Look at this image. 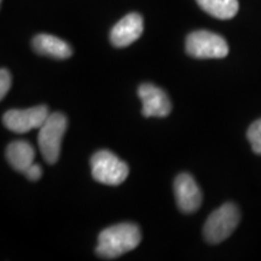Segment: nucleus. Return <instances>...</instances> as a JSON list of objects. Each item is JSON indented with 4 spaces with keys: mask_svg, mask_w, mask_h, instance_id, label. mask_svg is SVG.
I'll list each match as a JSON object with an SVG mask.
<instances>
[{
    "mask_svg": "<svg viewBox=\"0 0 261 261\" xmlns=\"http://www.w3.org/2000/svg\"><path fill=\"white\" fill-rule=\"evenodd\" d=\"M143 31V17L139 14L132 12L114 25L110 32V41L115 47H127L142 37Z\"/></svg>",
    "mask_w": 261,
    "mask_h": 261,
    "instance_id": "obj_9",
    "label": "nucleus"
},
{
    "mask_svg": "<svg viewBox=\"0 0 261 261\" xmlns=\"http://www.w3.org/2000/svg\"><path fill=\"white\" fill-rule=\"evenodd\" d=\"M23 174L25 175V177H27L28 180L37 181L41 178L42 169L40 167V165H38V163H33L31 167H29L27 171L23 173Z\"/></svg>",
    "mask_w": 261,
    "mask_h": 261,
    "instance_id": "obj_15",
    "label": "nucleus"
},
{
    "mask_svg": "<svg viewBox=\"0 0 261 261\" xmlns=\"http://www.w3.org/2000/svg\"><path fill=\"white\" fill-rule=\"evenodd\" d=\"M33 48L41 56L55 60H67L73 55V48L67 41L50 34H38L32 41Z\"/></svg>",
    "mask_w": 261,
    "mask_h": 261,
    "instance_id": "obj_10",
    "label": "nucleus"
},
{
    "mask_svg": "<svg viewBox=\"0 0 261 261\" xmlns=\"http://www.w3.org/2000/svg\"><path fill=\"white\" fill-rule=\"evenodd\" d=\"M50 115L46 106H38L28 109H11L3 116V123L9 130L15 133H28L39 129Z\"/></svg>",
    "mask_w": 261,
    "mask_h": 261,
    "instance_id": "obj_6",
    "label": "nucleus"
},
{
    "mask_svg": "<svg viewBox=\"0 0 261 261\" xmlns=\"http://www.w3.org/2000/svg\"><path fill=\"white\" fill-rule=\"evenodd\" d=\"M174 195L182 213H194L201 207L202 192L195 179L188 173H181L174 180Z\"/></svg>",
    "mask_w": 261,
    "mask_h": 261,
    "instance_id": "obj_8",
    "label": "nucleus"
},
{
    "mask_svg": "<svg viewBox=\"0 0 261 261\" xmlns=\"http://www.w3.org/2000/svg\"><path fill=\"white\" fill-rule=\"evenodd\" d=\"M200 8L219 19H230L237 15L240 4L238 0H196Z\"/></svg>",
    "mask_w": 261,
    "mask_h": 261,
    "instance_id": "obj_12",
    "label": "nucleus"
},
{
    "mask_svg": "<svg viewBox=\"0 0 261 261\" xmlns=\"http://www.w3.org/2000/svg\"><path fill=\"white\" fill-rule=\"evenodd\" d=\"M142 100V113L145 117H166L171 114V100L162 89L152 84H142L138 87Z\"/></svg>",
    "mask_w": 261,
    "mask_h": 261,
    "instance_id": "obj_7",
    "label": "nucleus"
},
{
    "mask_svg": "<svg viewBox=\"0 0 261 261\" xmlns=\"http://www.w3.org/2000/svg\"><path fill=\"white\" fill-rule=\"evenodd\" d=\"M6 158L12 168L24 173L34 163L35 150L27 140H15L6 149Z\"/></svg>",
    "mask_w": 261,
    "mask_h": 261,
    "instance_id": "obj_11",
    "label": "nucleus"
},
{
    "mask_svg": "<svg viewBox=\"0 0 261 261\" xmlns=\"http://www.w3.org/2000/svg\"><path fill=\"white\" fill-rule=\"evenodd\" d=\"M142 241L139 227L132 223H121L104 228L98 236L96 254L102 259H116L136 249Z\"/></svg>",
    "mask_w": 261,
    "mask_h": 261,
    "instance_id": "obj_1",
    "label": "nucleus"
},
{
    "mask_svg": "<svg viewBox=\"0 0 261 261\" xmlns=\"http://www.w3.org/2000/svg\"><path fill=\"white\" fill-rule=\"evenodd\" d=\"M185 50L198 60L224 58L228 55V45L219 34L208 31H196L188 35Z\"/></svg>",
    "mask_w": 261,
    "mask_h": 261,
    "instance_id": "obj_5",
    "label": "nucleus"
},
{
    "mask_svg": "<svg viewBox=\"0 0 261 261\" xmlns=\"http://www.w3.org/2000/svg\"><path fill=\"white\" fill-rule=\"evenodd\" d=\"M68 120L62 113H52L42 123L38 133V145L40 152L48 165L58 161L61 154V145L64 133L67 130Z\"/></svg>",
    "mask_w": 261,
    "mask_h": 261,
    "instance_id": "obj_2",
    "label": "nucleus"
},
{
    "mask_svg": "<svg viewBox=\"0 0 261 261\" xmlns=\"http://www.w3.org/2000/svg\"><path fill=\"white\" fill-rule=\"evenodd\" d=\"M91 173L96 181L110 187L121 185L128 177V165L109 150H99L91 158Z\"/></svg>",
    "mask_w": 261,
    "mask_h": 261,
    "instance_id": "obj_3",
    "label": "nucleus"
},
{
    "mask_svg": "<svg viewBox=\"0 0 261 261\" xmlns=\"http://www.w3.org/2000/svg\"><path fill=\"white\" fill-rule=\"evenodd\" d=\"M241 220V213L234 203H225L215 210L205 221L204 240L211 244L221 243L231 236Z\"/></svg>",
    "mask_w": 261,
    "mask_h": 261,
    "instance_id": "obj_4",
    "label": "nucleus"
},
{
    "mask_svg": "<svg viewBox=\"0 0 261 261\" xmlns=\"http://www.w3.org/2000/svg\"><path fill=\"white\" fill-rule=\"evenodd\" d=\"M247 138L252 145L253 151L261 155V119L254 121L247 130Z\"/></svg>",
    "mask_w": 261,
    "mask_h": 261,
    "instance_id": "obj_13",
    "label": "nucleus"
},
{
    "mask_svg": "<svg viewBox=\"0 0 261 261\" xmlns=\"http://www.w3.org/2000/svg\"><path fill=\"white\" fill-rule=\"evenodd\" d=\"M11 75H10V71L5 68H2L0 70V98L4 99L6 94H8L10 87H11Z\"/></svg>",
    "mask_w": 261,
    "mask_h": 261,
    "instance_id": "obj_14",
    "label": "nucleus"
}]
</instances>
